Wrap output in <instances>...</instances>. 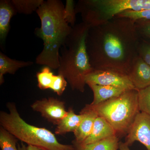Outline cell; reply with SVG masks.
I'll use <instances>...</instances> for the list:
<instances>
[{
	"label": "cell",
	"instance_id": "1",
	"mask_svg": "<svg viewBox=\"0 0 150 150\" xmlns=\"http://www.w3.org/2000/svg\"><path fill=\"white\" fill-rule=\"evenodd\" d=\"M139 40L135 21L127 18L115 17L90 26L86 43L92 68L127 75Z\"/></svg>",
	"mask_w": 150,
	"mask_h": 150
},
{
	"label": "cell",
	"instance_id": "2",
	"mask_svg": "<svg viewBox=\"0 0 150 150\" xmlns=\"http://www.w3.org/2000/svg\"><path fill=\"white\" fill-rule=\"evenodd\" d=\"M64 7L60 0H47L35 11L41 25L35 28L34 33L43 42V50L35 59L38 64L59 68L60 49L73 29L65 19Z\"/></svg>",
	"mask_w": 150,
	"mask_h": 150
},
{
	"label": "cell",
	"instance_id": "3",
	"mask_svg": "<svg viewBox=\"0 0 150 150\" xmlns=\"http://www.w3.org/2000/svg\"><path fill=\"white\" fill-rule=\"evenodd\" d=\"M89 27L83 22L75 25L59 54L58 74L65 78L73 90L81 92L85 91L86 76L93 70L86 46Z\"/></svg>",
	"mask_w": 150,
	"mask_h": 150
},
{
	"label": "cell",
	"instance_id": "4",
	"mask_svg": "<svg viewBox=\"0 0 150 150\" xmlns=\"http://www.w3.org/2000/svg\"><path fill=\"white\" fill-rule=\"evenodd\" d=\"M6 106L9 112L1 111L0 125L21 142L48 150H75L73 145L60 143L48 129L25 122L21 117L13 103H8Z\"/></svg>",
	"mask_w": 150,
	"mask_h": 150
},
{
	"label": "cell",
	"instance_id": "5",
	"mask_svg": "<svg viewBox=\"0 0 150 150\" xmlns=\"http://www.w3.org/2000/svg\"><path fill=\"white\" fill-rule=\"evenodd\" d=\"M90 106L98 116L104 118L112 126L118 137L127 135L138 113V90H127L120 96Z\"/></svg>",
	"mask_w": 150,
	"mask_h": 150
},
{
	"label": "cell",
	"instance_id": "6",
	"mask_svg": "<svg viewBox=\"0 0 150 150\" xmlns=\"http://www.w3.org/2000/svg\"><path fill=\"white\" fill-rule=\"evenodd\" d=\"M150 9V0H80L75 5L83 22L89 26L106 22L128 11Z\"/></svg>",
	"mask_w": 150,
	"mask_h": 150
},
{
	"label": "cell",
	"instance_id": "7",
	"mask_svg": "<svg viewBox=\"0 0 150 150\" xmlns=\"http://www.w3.org/2000/svg\"><path fill=\"white\" fill-rule=\"evenodd\" d=\"M85 81L86 84L111 86L126 90L136 89L127 75L113 71L93 70L86 76Z\"/></svg>",
	"mask_w": 150,
	"mask_h": 150
},
{
	"label": "cell",
	"instance_id": "8",
	"mask_svg": "<svg viewBox=\"0 0 150 150\" xmlns=\"http://www.w3.org/2000/svg\"><path fill=\"white\" fill-rule=\"evenodd\" d=\"M30 106L33 110L39 112L42 117L56 126L67 113L65 103L55 98L38 100Z\"/></svg>",
	"mask_w": 150,
	"mask_h": 150
},
{
	"label": "cell",
	"instance_id": "9",
	"mask_svg": "<svg viewBox=\"0 0 150 150\" xmlns=\"http://www.w3.org/2000/svg\"><path fill=\"white\" fill-rule=\"evenodd\" d=\"M139 142L147 150H150V115L140 112L138 113L125 139L129 146Z\"/></svg>",
	"mask_w": 150,
	"mask_h": 150
},
{
	"label": "cell",
	"instance_id": "10",
	"mask_svg": "<svg viewBox=\"0 0 150 150\" xmlns=\"http://www.w3.org/2000/svg\"><path fill=\"white\" fill-rule=\"evenodd\" d=\"M38 86L42 90L50 89L59 96L64 93L67 86V81L62 75H54L51 68L46 67L36 75Z\"/></svg>",
	"mask_w": 150,
	"mask_h": 150
},
{
	"label": "cell",
	"instance_id": "11",
	"mask_svg": "<svg viewBox=\"0 0 150 150\" xmlns=\"http://www.w3.org/2000/svg\"><path fill=\"white\" fill-rule=\"evenodd\" d=\"M127 76L137 90L150 86V66L138 55L132 62Z\"/></svg>",
	"mask_w": 150,
	"mask_h": 150
},
{
	"label": "cell",
	"instance_id": "12",
	"mask_svg": "<svg viewBox=\"0 0 150 150\" xmlns=\"http://www.w3.org/2000/svg\"><path fill=\"white\" fill-rule=\"evenodd\" d=\"M80 113L82 114L83 118L79 126L74 133L75 139L73 142V145L81 144L91 134L95 121L98 116L89 104L86 105Z\"/></svg>",
	"mask_w": 150,
	"mask_h": 150
},
{
	"label": "cell",
	"instance_id": "13",
	"mask_svg": "<svg viewBox=\"0 0 150 150\" xmlns=\"http://www.w3.org/2000/svg\"><path fill=\"white\" fill-rule=\"evenodd\" d=\"M17 13L11 1H0V46L4 48L7 36L10 29L11 19Z\"/></svg>",
	"mask_w": 150,
	"mask_h": 150
},
{
	"label": "cell",
	"instance_id": "14",
	"mask_svg": "<svg viewBox=\"0 0 150 150\" xmlns=\"http://www.w3.org/2000/svg\"><path fill=\"white\" fill-rule=\"evenodd\" d=\"M116 135L112 126L104 118L98 116L94 123L91 134L80 145H84L104 140Z\"/></svg>",
	"mask_w": 150,
	"mask_h": 150
},
{
	"label": "cell",
	"instance_id": "15",
	"mask_svg": "<svg viewBox=\"0 0 150 150\" xmlns=\"http://www.w3.org/2000/svg\"><path fill=\"white\" fill-rule=\"evenodd\" d=\"M87 85L93 92V101L91 104L93 105L100 104L115 97L119 96L127 91L111 86L100 85L91 83Z\"/></svg>",
	"mask_w": 150,
	"mask_h": 150
},
{
	"label": "cell",
	"instance_id": "16",
	"mask_svg": "<svg viewBox=\"0 0 150 150\" xmlns=\"http://www.w3.org/2000/svg\"><path fill=\"white\" fill-rule=\"evenodd\" d=\"M83 118L82 114H76L72 108H70L67 115L56 126L55 134L63 135L69 132L74 133L79 126Z\"/></svg>",
	"mask_w": 150,
	"mask_h": 150
},
{
	"label": "cell",
	"instance_id": "17",
	"mask_svg": "<svg viewBox=\"0 0 150 150\" xmlns=\"http://www.w3.org/2000/svg\"><path fill=\"white\" fill-rule=\"evenodd\" d=\"M33 64V62L18 61L11 59L2 52H0V85H1L4 82V76L6 74H14L20 69Z\"/></svg>",
	"mask_w": 150,
	"mask_h": 150
},
{
	"label": "cell",
	"instance_id": "18",
	"mask_svg": "<svg viewBox=\"0 0 150 150\" xmlns=\"http://www.w3.org/2000/svg\"><path fill=\"white\" fill-rule=\"evenodd\" d=\"M119 138L117 135L99 142L84 145H74L75 150H118Z\"/></svg>",
	"mask_w": 150,
	"mask_h": 150
},
{
	"label": "cell",
	"instance_id": "19",
	"mask_svg": "<svg viewBox=\"0 0 150 150\" xmlns=\"http://www.w3.org/2000/svg\"><path fill=\"white\" fill-rule=\"evenodd\" d=\"M17 13L31 14L39 8L44 0H11Z\"/></svg>",
	"mask_w": 150,
	"mask_h": 150
},
{
	"label": "cell",
	"instance_id": "20",
	"mask_svg": "<svg viewBox=\"0 0 150 150\" xmlns=\"http://www.w3.org/2000/svg\"><path fill=\"white\" fill-rule=\"evenodd\" d=\"M18 139L4 128L0 127V147L1 150H18Z\"/></svg>",
	"mask_w": 150,
	"mask_h": 150
},
{
	"label": "cell",
	"instance_id": "21",
	"mask_svg": "<svg viewBox=\"0 0 150 150\" xmlns=\"http://www.w3.org/2000/svg\"><path fill=\"white\" fill-rule=\"evenodd\" d=\"M138 104L140 112L150 115V86L138 91Z\"/></svg>",
	"mask_w": 150,
	"mask_h": 150
},
{
	"label": "cell",
	"instance_id": "22",
	"mask_svg": "<svg viewBox=\"0 0 150 150\" xmlns=\"http://www.w3.org/2000/svg\"><path fill=\"white\" fill-rule=\"evenodd\" d=\"M135 21L139 38L150 42V20H139Z\"/></svg>",
	"mask_w": 150,
	"mask_h": 150
},
{
	"label": "cell",
	"instance_id": "23",
	"mask_svg": "<svg viewBox=\"0 0 150 150\" xmlns=\"http://www.w3.org/2000/svg\"><path fill=\"white\" fill-rule=\"evenodd\" d=\"M116 17L127 18L134 21L139 20H150V9L141 11H126Z\"/></svg>",
	"mask_w": 150,
	"mask_h": 150
},
{
	"label": "cell",
	"instance_id": "24",
	"mask_svg": "<svg viewBox=\"0 0 150 150\" xmlns=\"http://www.w3.org/2000/svg\"><path fill=\"white\" fill-rule=\"evenodd\" d=\"M66 21L71 26H75L76 21V13L74 1L73 0H67L64 9Z\"/></svg>",
	"mask_w": 150,
	"mask_h": 150
},
{
	"label": "cell",
	"instance_id": "25",
	"mask_svg": "<svg viewBox=\"0 0 150 150\" xmlns=\"http://www.w3.org/2000/svg\"><path fill=\"white\" fill-rule=\"evenodd\" d=\"M137 54L150 66V42L140 38L137 47Z\"/></svg>",
	"mask_w": 150,
	"mask_h": 150
},
{
	"label": "cell",
	"instance_id": "26",
	"mask_svg": "<svg viewBox=\"0 0 150 150\" xmlns=\"http://www.w3.org/2000/svg\"><path fill=\"white\" fill-rule=\"evenodd\" d=\"M118 150H130L129 145L125 142H119Z\"/></svg>",
	"mask_w": 150,
	"mask_h": 150
},
{
	"label": "cell",
	"instance_id": "27",
	"mask_svg": "<svg viewBox=\"0 0 150 150\" xmlns=\"http://www.w3.org/2000/svg\"><path fill=\"white\" fill-rule=\"evenodd\" d=\"M27 149V150H48L44 148L38 147L35 146H30V145H28Z\"/></svg>",
	"mask_w": 150,
	"mask_h": 150
},
{
	"label": "cell",
	"instance_id": "28",
	"mask_svg": "<svg viewBox=\"0 0 150 150\" xmlns=\"http://www.w3.org/2000/svg\"><path fill=\"white\" fill-rule=\"evenodd\" d=\"M17 147L18 150H27V146H26L24 143L22 142H21L20 144L18 143Z\"/></svg>",
	"mask_w": 150,
	"mask_h": 150
}]
</instances>
